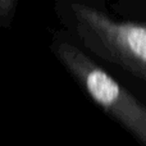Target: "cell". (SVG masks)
<instances>
[{"label":"cell","mask_w":146,"mask_h":146,"mask_svg":"<svg viewBox=\"0 0 146 146\" xmlns=\"http://www.w3.org/2000/svg\"><path fill=\"white\" fill-rule=\"evenodd\" d=\"M56 59L82 90L109 117L146 146V105L114 80L81 49L68 41L51 45Z\"/></svg>","instance_id":"6da1fadb"},{"label":"cell","mask_w":146,"mask_h":146,"mask_svg":"<svg viewBox=\"0 0 146 146\" xmlns=\"http://www.w3.org/2000/svg\"><path fill=\"white\" fill-rule=\"evenodd\" d=\"M76 32L85 46L146 82V25L115 21L82 3L71 5Z\"/></svg>","instance_id":"7a4b0ae2"},{"label":"cell","mask_w":146,"mask_h":146,"mask_svg":"<svg viewBox=\"0 0 146 146\" xmlns=\"http://www.w3.org/2000/svg\"><path fill=\"white\" fill-rule=\"evenodd\" d=\"M17 0H0V26L7 27L14 14Z\"/></svg>","instance_id":"3957f363"}]
</instances>
